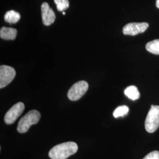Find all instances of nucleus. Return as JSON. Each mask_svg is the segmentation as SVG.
<instances>
[{"mask_svg":"<svg viewBox=\"0 0 159 159\" xmlns=\"http://www.w3.org/2000/svg\"><path fill=\"white\" fill-rule=\"evenodd\" d=\"M77 150L78 146L75 143H63L52 148L49 152L48 156L51 159H66L75 153Z\"/></svg>","mask_w":159,"mask_h":159,"instance_id":"f257e3e1","label":"nucleus"},{"mask_svg":"<svg viewBox=\"0 0 159 159\" xmlns=\"http://www.w3.org/2000/svg\"><path fill=\"white\" fill-rule=\"evenodd\" d=\"M41 118L40 112L33 110L30 111L20 119L17 126V131L20 133H26L32 125L38 123Z\"/></svg>","mask_w":159,"mask_h":159,"instance_id":"f03ea898","label":"nucleus"},{"mask_svg":"<svg viewBox=\"0 0 159 159\" xmlns=\"http://www.w3.org/2000/svg\"><path fill=\"white\" fill-rule=\"evenodd\" d=\"M159 127V106H151L145 121V128L146 131L152 133Z\"/></svg>","mask_w":159,"mask_h":159,"instance_id":"7ed1b4c3","label":"nucleus"},{"mask_svg":"<svg viewBox=\"0 0 159 159\" xmlns=\"http://www.w3.org/2000/svg\"><path fill=\"white\" fill-rule=\"evenodd\" d=\"M89 84L85 81L75 83L70 89L67 93L68 98L71 101H77L85 94L88 90Z\"/></svg>","mask_w":159,"mask_h":159,"instance_id":"20e7f679","label":"nucleus"},{"mask_svg":"<svg viewBox=\"0 0 159 159\" xmlns=\"http://www.w3.org/2000/svg\"><path fill=\"white\" fill-rule=\"evenodd\" d=\"M16 75L14 68L8 66L2 65L0 67V89L8 85Z\"/></svg>","mask_w":159,"mask_h":159,"instance_id":"39448f33","label":"nucleus"},{"mask_svg":"<svg viewBox=\"0 0 159 159\" xmlns=\"http://www.w3.org/2000/svg\"><path fill=\"white\" fill-rule=\"evenodd\" d=\"M25 106L22 102H17L14 104L6 114L4 117V121L7 125H11L23 113Z\"/></svg>","mask_w":159,"mask_h":159,"instance_id":"423d86ee","label":"nucleus"},{"mask_svg":"<svg viewBox=\"0 0 159 159\" xmlns=\"http://www.w3.org/2000/svg\"><path fill=\"white\" fill-rule=\"evenodd\" d=\"M149 25L148 23H130L126 24L123 29L125 35H136L144 33L148 29Z\"/></svg>","mask_w":159,"mask_h":159,"instance_id":"0eeeda50","label":"nucleus"},{"mask_svg":"<svg viewBox=\"0 0 159 159\" xmlns=\"http://www.w3.org/2000/svg\"><path fill=\"white\" fill-rule=\"evenodd\" d=\"M41 16L43 24L46 26L50 25L56 20V14L50 7L48 4L44 2L41 5Z\"/></svg>","mask_w":159,"mask_h":159,"instance_id":"6e6552de","label":"nucleus"},{"mask_svg":"<svg viewBox=\"0 0 159 159\" xmlns=\"http://www.w3.org/2000/svg\"><path fill=\"white\" fill-rule=\"evenodd\" d=\"M16 29L3 27L0 30V37L1 39L6 40H14L17 37Z\"/></svg>","mask_w":159,"mask_h":159,"instance_id":"1a4fd4ad","label":"nucleus"},{"mask_svg":"<svg viewBox=\"0 0 159 159\" xmlns=\"http://www.w3.org/2000/svg\"><path fill=\"white\" fill-rule=\"evenodd\" d=\"M125 94L132 100H136L140 97V92L137 88L134 85H130L127 87L125 90Z\"/></svg>","mask_w":159,"mask_h":159,"instance_id":"9d476101","label":"nucleus"},{"mask_svg":"<svg viewBox=\"0 0 159 159\" xmlns=\"http://www.w3.org/2000/svg\"><path fill=\"white\" fill-rule=\"evenodd\" d=\"M21 16L17 11L11 10L7 12L4 16V20L10 24L17 23L20 19Z\"/></svg>","mask_w":159,"mask_h":159,"instance_id":"9b49d317","label":"nucleus"},{"mask_svg":"<svg viewBox=\"0 0 159 159\" xmlns=\"http://www.w3.org/2000/svg\"><path fill=\"white\" fill-rule=\"evenodd\" d=\"M146 48L147 51L152 54L159 55V39L148 42L146 46Z\"/></svg>","mask_w":159,"mask_h":159,"instance_id":"f8f14e48","label":"nucleus"},{"mask_svg":"<svg viewBox=\"0 0 159 159\" xmlns=\"http://www.w3.org/2000/svg\"><path fill=\"white\" fill-rule=\"evenodd\" d=\"M129 111V108L126 106H119L116 108L113 112V116L115 118L123 117L127 115Z\"/></svg>","mask_w":159,"mask_h":159,"instance_id":"ddd939ff","label":"nucleus"},{"mask_svg":"<svg viewBox=\"0 0 159 159\" xmlns=\"http://www.w3.org/2000/svg\"><path fill=\"white\" fill-rule=\"evenodd\" d=\"M57 5V10L59 11H64L69 7L70 4L68 0H54Z\"/></svg>","mask_w":159,"mask_h":159,"instance_id":"4468645a","label":"nucleus"},{"mask_svg":"<svg viewBox=\"0 0 159 159\" xmlns=\"http://www.w3.org/2000/svg\"><path fill=\"white\" fill-rule=\"evenodd\" d=\"M143 159H159V152L153 151L148 154Z\"/></svg>","mask_w":159,"mask_h":159,"instance_id":"2eb2a0df","label":"nucleus"},{"mask_svg":"<svg viewBox=\"0 0 159 159\" xmlns=\"http://www.w3.org/2000/svg\"><path fill=\"white\" fill-rule=\"evenodd\" d=\"M156 7H157L158 8H159V0H157V1H156Z\"/></svg>","mask_w":159,"mask_h":159,"instance_id":"dca6fc26","label":"nucleus"},{"mask_svg":"<svg viewBox=\"0 0 159 159\" xmlns=\"http://www.w3.org/2000/svg\"><path fill=\"white\" fill-rule=\"evenodd\" d=\"M63 15H65V14H66V12H63Z\"/></svg>","mask_w":159,"mask_h":159,"instance_id":"f3484780","label":"nucleus"}]
</instances>
